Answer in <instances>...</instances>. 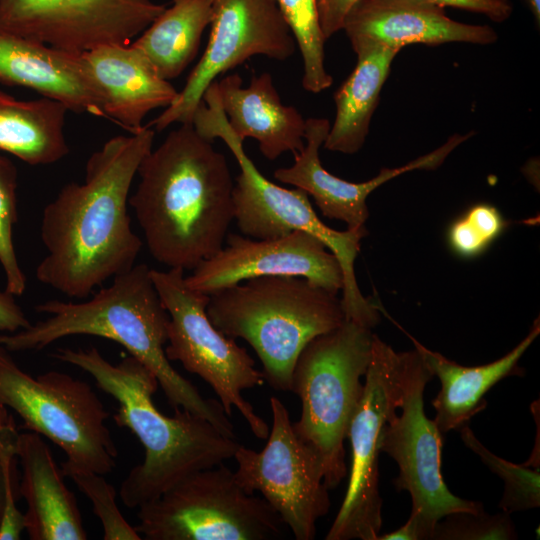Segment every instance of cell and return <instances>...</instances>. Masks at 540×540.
Segmentation results:
<instances>
[{"label":"cell","instance_id":"33","mask_svg":"<svg viewBox=\"0 0 540 540\" xmlns=\"http://www.w3.org/2000/svg\"><path fill=\"white\" fill-rule=\"evenodd\" d=\"M18 435L14 418L0 427V458L5 480V508L0 525V540H19L24 531V513L16 504L19 496L16 473Z\"/></svg>","mask_w":540,"mask_h":540},{"label":"cell","instance_id":"13","mask_svg":"<svg viewBox=\"0 0 540 540\" xmlns=\"http://www.w3.org/2000/svg\"><path fill=\"white\" fill-rule=\"evenodd\" d=\"M272 425L265 447L240 445L235 452L238 484L260 492L296 540H312L316 522L330 509L320 456L294 432L289 412L279 398H270Z\"/></svg>","mask_w":540,"mask_h":540},{"label":"cell","instance_id":"31","mask_svg":"<svg viewBox=\"0 0 540 540\" xmlns=\"http://www.w3.org/2000/svg\"><path fill=\"white\" fill-rule=\"evenodd\" d=\"M68 476L77 488L91 501L93 513L103 528L104 540H141L142 537L122 515L115 488L104 475L89 471H71Z\"/></svg>","mask_w":540,"mask_h":540},{"label":"cell","instance_id":"15","mask_svg":"<svg viewBox=\"0 0 540 540\" xmlns=\"http://www.w3.org/2000/svg\"><path fill=\"white\" fill-rule=\"evenodd\" d=\"M166 7L152 0H0V31L81 54L130 44Z\"/></svg>","mask_w":540,"mask_h":540},{"label":"cell","instance_id":"4","mask_svg":"<svg viewBox=\"0 0 540 540\" xmlns=\"http://www.w3.org/2000/svg\"><path fill=\"white\" fill-rule=\"evenodd\" d=\"M52 356L90 374L97 387L118 402L114 422L129 429L145 449L143 462L120 485V499L128 508H138L191 474L233 458L241 445L187 410L174 409L173 416L162 414L152 399L159 386L157 378L131 355L117 364L95 347L58 348Z\"/></svg>","mask_w":540,"mask_h":540},{"label":"cell","instance_id":"17","mask_svg":"<svg viewBox=\"0 0 540 540\" xmlns=\"http://www.w3.org/2000/svg\"><path fill=\"white\" fill-rule=\"evenodd\" d=\"M330 125L325 118L306 119L303 149L294 154L291 166L276 169L274 178L305 191L308 196L313 197L324 216L345 222L347 229L365 227L369 217L366 200L379 186L409 171L436 169L447 158L446 149L440 146L403 166L383 168L376 177L368 181L349 182L328 172L320 161L319 150Z\"/></svg>","mask_w":540,"mask_h":540},{"label":"cell","instance_id":"3","mask_svg":"<svg viewBox=\"0 0 540 540\" xmlns=\"http://www.w3.org/2000/svg\"><path fill=\"white\" fill-rule=\"evenodd\" d=\"M47 318L29 327L0 335L9 352L41 350L74 335L97 336L122 345L157 378L168 403L210 421L229 437H236L220 401L204 398L171 365L165 354L169 314L146 264L113 277L108 287L84 302L48 300L36 306Z\"/></svg>","mask_w":540,"mask_h":540},{"label":"cell","instance_id":"14","mask_svg":"<svg viewBox=\"0 0 540 540\" xmlns=\"http://www.w3.org/2000/svg\"><path fill=\"white\" fill-rule=\"evenodd\" d=\"M208 44L176 99L153 119L155 132L173 123L192 124L208 87L219 75L249 58L262 55L278 61L297 49L295 38L275 0H212Z\"/></svg>","mask_w":540,"mask_h":540},{"label":"cell","instance_id":"25","mask_svg":"<svg viewBox=\"0 0 540 540\" xmlns=\"http://www.w3.org/2000/svg\"><path fill=\"white\" fill-rule=\"evenodd\" d=\"M67 111L47 97L19 100L0 89V151L33 166L58 162L69 153Z\"/></svg>","mask_w":540,"mask_h":540},{"label":"cell","instance_id":"29","mask_svg":"<svg viewBox=\"0 0 540 540\" xmlns=\"http://www.w3.org/2000/svg\"><path fill=\"white\" fill-rule=\"evenodd\" d=\"M18 220L17 169L0 154V264L6 279V290L21 295L26 289V276L20 267L13 231Z\"/></svg>","mask_w":540,"mask_h":540},{"label":"cell","instance_id":"21","mask_svg":"<svg viewBox=\"0 0 540 540\" xmlns=\"http://www.w3.org/2000/svg\"><path fill=\"white\" fill-rule=\"evenodd\" d=\"M220 106L233 133L244 141L254 138L268 160L293 154L305 145L306 119L293 106L284 105L270 73L252 75L247 87L238 74L216 83Z\"/></svg>","mask_w":540,"mask_h":540},{"label":"cell","instance_id":"36","mask_svg":"<svg viewBox=\"0 0 540 540\" xmlns=\"http://www.w3.org/2000/svg\"><path fill=\"white\" fill-rule=\"evenodd\" d=\"M30 325L31 323L17 304L14 295L6 289L0 290V331L13 333Z\"/></svg>","mask_w":540,"mask_h":540},{"label":"cell","instance_id":"20","mask_svg":"<svg viewBox=\"0 0 540 540\" xmlns=\"http://www.w3.org/2000/svg\"><path fill=\"white\" fill-rule=\"evenodd\" d=\"M0 83L30 88L68 111L105 117L101 94L81 54L0 31Z\"/></svg>","mask_w":540,"mask_h":540},{"label":"cell","instance_id":"40","mask_svg":"<svg viewBox=\"0 0 540 540\" xmlns=\"http://www.w3.org/2000/svg\"><path fill=\"white\" fill-rule=\"evenodd\" d=\"M12 416L8 414L7 408L0 406V427L8 424L12 420Z\"/></svg>","mask_w":540,"mask_h":540},{"label":"cell","instance_id":"6","mask_svg":"<svg viewBox=\"0 0 540 540\" xmlns=\"http://www.w3.org/2000/svg\"><path fill=\"white\" fill-rule=\"evenodd\" d=\"M192 125L211 142L222 139L238 162L240 174L234 183L233 199L234 220L240 231L250 238L270 239L299 230L321 240L341 266V303L346 320L375 327L380 321L379 312L361 293L354 269L361 240L367 235L366 227L334 230L319 219L305 191L286 189L265 178L244 151L243 141L229 127L218 100L216 82L205 91Z\"/></svg>","mask_w":540,"mask_h":540},{"label":"cell","instance_id":"16","mask_svg":"<svg viewBox=\"0 0 540 540\" xmlns=\"http://www.w3.org/2000/svg\"><path fill=\"white\" fill-rule=\"evenodd\" d=\"M227 245L185 277L193 290L207 295L241 281L267 275L304 277L338 294L343 274L336 256L315 236L292 231L270 239L230 234Z\"/></svg>","mask_w":540,"mask_h":540},{"label":"cell","instance_id":"19","mask_svg":"<svg viewBox=\"0 0 540 540\" xmlns=\"http://www.w3.org/2000/svg\"><path fill=\"white\" fill-rule=\"evenodd\" d=\"M81 58L101 94L105 118L130 133L143 128L149 112L165 109L178 96L170 81L132 43L99 46L81 53Z\"/></svg>","mask_w":540,"mask_h":540},{"label":"cell","instance_id":"12","mask_svg":"<svg viewBox=\"0 0 540 540\" xmlns=\"http://www.w3.org/2000/svg\"><path fill=\"white\" fill-rule=\"evenodd\" d=\"M400 352L373 337L363 393L350 422L351 469L347 490L326 540H377L382 528L379 492L381 437L401 402Z\"/></svg>","mask_w":540,"mask_h":540},{"label":"cell","instance_id":"7","mask_svg":"<svg viewBox=\"0 0 540 540\" xmlns=\"http://www.w3.org/2000/svg\"><path fill=\"white\" fill-rule=\"evenodd\" d=\"M373 337L371 328L345 320L309 341L292 372L290 392L301 401L292 427L320 456L329 490L347 475L344 441L363 393Z\"/></svg>","mask_w":540,"mask_h":540},{"label":"cell","instance_id":"37","mask_svg":"<svg viewBox=\"0 0 540 540\" xmlns=\"http://www.w3.org/2000/svg\"><path fill=\"white\" fill-rule=\"evenodd\" d=\"M377 540H419V534L416 525L408 518L401 527L390 533L379 535Z\"/></svg>","mask_w":540,"mask_h":540},{"label":"cell","instance_id":"5","mask_svg":"<svg viewBox=\"0 0 540 540\" xmlns=\"http://www.w3.org/2000/svg\"><path fill=\"white\" fill-rule=\"evenodd\" d=\"M206 312L225 336L249 343L265 381L282 392L291 391L292 372L306 344L346 320L337 294L292 275L253 277L215 291Z\"/></svg>","mask_w":540,"mask_h":540},{"label":"cell","instance_id":"23","mask_svg":"<svg viewBox=\"0 0 540 540\" xmlns=\"http://www.w3.org/2000/svg\"><path fill=\"white\" fill-rule=\"evenodd\" d=\"M539 334L538 317L526 337L506 355L491 363L471 367L449 360L411 337L432 374L440 380L441 388L431 404L436 411L433 420L442 434L468 425L470 419L486 407L484 395L499 381L522 375L518 362Z\"/></svg>","mask_w":540,"mask_h":540},{"label":"cell","instance_id":"24","mask_svg":"<svg viewBox=\"0 0 540 540\" xmlns=\"http://www.w3.org/2000/svg\"><path fill=\"white\" fill-rule=\"evenodd\" d=\"M357 63L334 95L335 119L323 147L354 154L364 145L391 64L400 52L388 46L364 43L352 48Z\"/></svg>","mask_w":540,"mask_h":540},{"label":"cell","instance_id":"27","mask_svg":"<svg viewBox=\"0 0 540 540\" xmlns=\"http://www.w3.org/2000/svg\"><path fill=\"white\" fill-rule=\"evenodd\" d=\"M300 51L303 63L302 86L320 93L333 82L325 67L324 44L316 0H275Z\"/></svg>","mask_w":540,"mask_h":540},{"label":"cell","instance_id":"18","mask_svg":"<svg viewBox=\"0 0 540 540\" xmlns=\"http://www.w3.org/2000/svg\"><path fill=\"white\" fill-rule=\"evenodd\" d=\"M342 30L352 48L364 43L399 50L410 44L488 45L498 39L490 26L455 21L425 0H361L346 16Z\"/></svg>","mask_w":540,"mask_h":540},{"label":"cell","instance_id":"26","mask_svg":"<svg viewBox=\"0 0 540 540\" xmlns=\"http://www.w3.org/2000/svg\"><path fill=\"white\" fill-rule=\"evenodd\" d=\"M211 21L212 0H172L131 43L170 81L194 60Z\"/></svg>","mask_w":540,"mask_h":540},{"label":"cell","instance_id":"28","mask_svg":"<svg viewBox=\"0 0 540 540\" xmlns=\"http://www.w3.org/2000/svg\"><path fill=\"white\" fill-rule=\"evenodd\" d=\"M465 446L504 482V493L499 508L508 514L540 506L539 469L511 463L489 451L474 435L468 425L459 429Z\"/></svg>","mask_w":540,"mask_h":540},{"label":"cell","instance_id":"35","mask_svg":"<svg viewBox=\"0 0 540 540\" xmlns=\"http://www.w3.org/2000/svg\"><path fill=\"white\" fill-rule=\"evenodd\" d=\"M439 7H454L484 14L491 20L503 22L507 20L513 7L508 0H425Z\"/></svg>","mask_w":540,"mask_h":540},{"label":"cell","instance_id":"39","mask_svg":"<svg viewBox=\"0 0 540 540\" xmlns=\"http://www.w3.org/2000/svg\"><path fill=\"white\" fill-rule=\"evenodd\" d=\"M537 23L540 21V0H526Z\"/></svg>","mask_w":540,"mask_h":540},{"label":"cell","instance_id":"38","mask_svg":"<svg viewBox=\"0 0 540 540\" xmlns=\"http://www.w3.org/2000/svg\"><path fill=\"white\" fill-rule=\"evenodd\" d=\"M5 508V480H4V472H3V466L0 458V525L4 513Z\"/></svg>","mask_w":540,"mask_h":540},{"label":"cell","instance_id":"34","mask_svg":"<svg viewBox=\"0 0 540 540\" xmlns=\"http://www.w3.org/2000/svg\"><path fill=\"white\" fill-rule=\"evenodd\" d=\"M361 0H316L320 27L327 40L342 30L350 10Z\"/></svg>","mask_w":540,"mask_h":540},{"label":"cell","instance_id":"11","mask_svg":"<svg viewBox=\"0 0 540 540\" xmlns=\"http://www.w3.org/2000/svg\"><path fill=\"white\" fill-rule=\"evenodd\" d=\"M433 377L419 350L400 352L401 414L388 420L381 437V452L399 469L395 488L411 496L409 519L417 527L419 540H431L436 523L448 514L484 509L481 502L451 493L444 482L442 433L424 410V390Z\"/></svg>","mask_w":540,"mask_h":540},{"label":"cell","instance_id":"8","mask_svg":"<svg viewBox=\"0 0 540 540\" xmlns=\"http://www.w3.org/2000/svg\"><path fill=\"white\" fill-rule=\"evenodd\" d=\"M0 406L15 411L24 429L64 451V476L71 471L106 475L116 466L118 450L106 425L110 414L92 387L59 371L34 377L1 344Z\"/></svg>","mask_w":540,"mask_h":540},{"label":"cell","instance_id":"32","mask_svg":"<svg viewBox=\"0 0 540 540\" xmlns=\"http://www.w3.org/2000/svg\"><path fill=\"white\" fill-rule=\"evenodd\" d=\"M518 535L510 514L456 512L441 518L431 540H514Z\"/></svg>","mask_w":540,"mask_h":540},{"label":"cell","instance_id":"22","mask_svg":"<svg viewBox=\"0 0 540 540\" xmlns=\"http://www.w3.org/2000/svg\"><path fill=\"white\" fill-rule=\"evenodd\" d=\"M19 496L26 501L24 531L31 540H86L78 502L64 482L48 444L38 433H19Z\"/></svg>","mask_w":540,"mask_h":540},{"label":"cell","instance_id":"2","mask_svg":"<svg viewBox=\"0 0 540 540\" xmlns=\"http://www.w3.org/2000/svg\"><path fill=\"white\" fill-rule=\"evenodd\" d=\"M129 197L151 256L194 270L218 253L234 220V182L225 156L192 124H181L141 161Z\"/></svg>","mask_w":540,"mask_h":540},{"label":"cell","instance_id":"1","mask_svg":"<svg viewBox=\"0 0 540 540\" xmlns=\"http://www.w3.org/2000/svg\"><path fill=\"white\" fill-rule=\"evenodd\" d=\"M154 137L155 130L143 126L110 138L90 155L83 183H67L46 205L40 227L46 255L35 272L39 282L83 299L134 266L143 243L127 206Z\"/></svg>","mask_w":540,"mask_h":540},{"label":"cell","instance_id":"10","mask_svg":"<svg viewBox=\"0 0 540 540\" xmlns=\"http://www.w3.org/2000/svg\"><path fill=\"white\" fill-rule=\"evenodd\" d=\"M151 276L169 314L168 360L180 362L186 371L201 377L217 394L229 417L236 408L252 433L267 439L268 424L241 394L244 389L262 386L264 374L245 348L212 324L206 312L209 295L191 289L180 268L151 269Z\"/></svg>","mask_w":540,"mask_h":540},{"label":"cell","instance_id":"9","mask_svg":"<svg viewBox=\"0 0 540 540\" xmlns=\"http://www.w3.org/2000/svg\"><path fill=\"white\" fill-rule=\"evenodd\" d=\"M146 540H273L286 527L264 498L245 491L223 463L186 477L138 507Z\"/></svg>","mask_w":540,"mask_h":540},{"label":"cell","instance_id":"30","mask_svg":"<svg viewBox=\"0 0 540 540\" xmlns=\"http://www.w3.org/2000/svg\"><path fill=\"white\" fill-rule=\"evenodd\" d=\"M505 227L506 221L496 207L479 203L449 226L447 241L457 256L471 259L485 252Z\"/></svg>","mask_w":540,"mask_h":540}]
</instances>
